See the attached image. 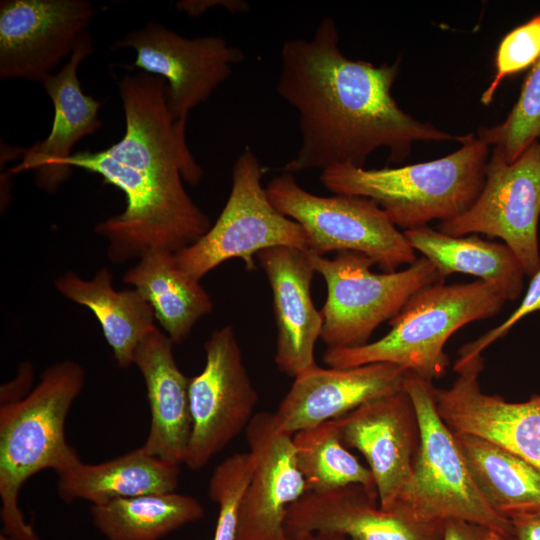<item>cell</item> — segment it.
Listing matches in <instances>:
<instances>
[{"mask_svg":"<svg viewBox=\"0 0 540 540\" xmlns=\"http://www.w3.org/2000/svg\"><path fill=\"white\" fill-rule=\"evenodd\" d=\"M293 444L307 491L322 492L357 484L378 497L370 469L346 448L337 419L296 432Z\"/></svg>","mask_w":540,"mask_h":540,"instance_id":"cell-28","label":"cell"},{"mask_svg":"<svg viewBox=\"0 0 540 540\" xmlns=\"http://www.w3.org/2000/svg\"><path fill=\"white\" fill-rule=\"evenodd\" d=\"M346 447L366 459L379 505L390 511L411 476L420 444L416 409L404 390L371 400L337 419Z\"/></svg>","mask_w":540,"mask_h":540,"instance_id":"cell-16","label":"cell"},{"mask_svg":"<svg viewBox=\"0 0 540 540\" xmlns=\"http://www.w3.org/2000/svg\"><path fill=\"white\" fill-rule=\"evenodd\" d=\"M33 381V367L29 362H23L18 367L16 377L1 386V405L12 404L24 399L30 392Z\"/></svg>","mask_w":540,"mask_h":540,"instance_id":"cell-34","label":"cell"},{"mask_svg":"<svg viewBox=\"0 0 540 540\" xmlns=\"http://www.w3.org/2000/svg\"><path fill=\"white\" fill-rule=\"evenodd\" d=\"M94 13L85 0H2L0 78L42 83L72 55Z\"/></svg>","mask_w":540,"mask_h":540,"instance_id":"cell-13","label":"cell"},{"mask_svg":"<svg viewBox=\"0 0 540 540\" xmlns=\"http://www.w3.org/2000/svg\"><path fill=\"white\" fill-rule=\"evenodd\" d=\"M510 521L515 540H540V510L516 515Z\"/></svg>","mask_w":540,"mask_h":540,"instance_id":"cell-35","label":"cell"},{"mask_svg":"<svg viewBox=\"0 0 540 540\" xmlns=\"http://www.w3.org/2000/svg\"><path fill=\"white\" fill-rule=\"evenodd\" d=\"M444 522H420L380 507L378 497L351 484L307 491L287 510L284 529L293 539L332 533L352 540H442Z\"/></svg>","mask_w":540,"mask_h":540,"instance_id":"cell-17","label":"cell"},{"mask_svg":"<svg viewBox=\"0 0 540 540\" xmlns=\"http://www.w3.org/2000/svg\"><path fill=\"white\" fill-rule=\"evenodd\" d=\"M173 344L156 328L139 344L133 364L144 378L151 414L142 447L152 456L180 465L192 431L190 378L177 366Z\"/></svg>","mask_w":540,"mask_h":540,"instance_id":"cell-21","label":"cell"},{"mask_svg":"<svg viewBox=\"0 0 540 540\" xmlns=\"http://www.w3.org/2000/svg\"><path fill=\"white\" fill-rule=\"evenodd\" d=\"M507 301L500 289L481 280L436 283L417 292L388 321L385 336L358 347L327 348L322 360L333 368L389 363L433 382L449 366L448 339L468 323L495 316Z\"/></svg>","mask_w":540,"mask_h":540,"instance_id":"cell-5","label":"cell"},{"mask_svg":"<svg viewBox=\"0 0 540 540\" xmlns=\"http://www.w3.org/2000/svg\"><path fill=\"white\" fill-rule=\"evenodd\" d=\"M54 284L61 295L93 312L118 367L132 365L139 344L157 328L153 309L143 294L135 288L115 290L107 268L99 269L90 280L68 271Z\"/></svg>","mask_w":540,"mask_h":540,"instance_id":"cell-22","label":"cell"},{"mask_svg":"<svg viewBox=\"0 0 540 540\" xmlns=\"http://www.w3.org/2000/svg\"><path fill=\"white\" fill-rule=\"evenodd\" d=\"M537 311H540V268L531 277L528 289L514 312L497 327L487 331L476 340L463 345L458 352L459 358L456 363H463L482 355L484 349L505 336L517 322Z\"/></svg>","mask_w":540,"mask_h":540,"instance_id":"cell-32","label":"cell"},{"mask_svg":"<svg viewBox=\"0 0 540 540\" xmlns=\"http://www.w3.org/2000/svg\"><path fill=\"white\" fill-rule=\"evenodd\" d=\"M118 86L123 137L104 150L73 152L67 160L69 167L96 173L124 192L125 209L95 227L107 240L113 263L150 249L176 253L211 227L183 185L199 183L203 170L189 150L185 128L171 115L166 80L140 71L124 75Z\"/></svg>","mask_w":540,"mask_h":540,"instance_id":"cell-2","label":"cell"},{"mask_svg":"<svg viewBox=\"0 0 540 540\" xmlns=\"http://www.w3.org/2000/svg\"><path fill=\"white\" fill-rule=\"evenodd\" d=\"M309 254L327 286V298L320 310V339L327 348L369 343L375 329L394 318L417 292L444 282L423 256L404 270L378 274L370 269L375 262L360 252L339 251L332 259Z\"/></svg>","mask_w":540,"mask_h":540,"instance_id":"cell-7","label":"cell"},{"mask_svg":"<svg viewBox=\"0 0 540 540\" xmlns=\"http://www.w3.org/2000/svg\"><path fill=\"white\" fill-rule=\"evenodd\" d=\"M84 384L83 367L65 360L48 366L24 399L0 405L1 520L14 540H40L18 505L23 484L41 470L59 473L80 461L65 422Z\"/></svg>","mask_w":540,"mask_h":540,"instance_id":"cell-3","label":"cell"},{"mask_svg":"<svg viewBox=\"0 0 540 540\" xmlns=\"http://www.w3.org/2000/svg\"><path fill=\"white\" fill-rule=\"evenodd\" d=\"M399 62L375 66L347 58L339 33L324 17L311 39L287 40L281 48L277 93L298 112L301 145L283 171L296 174L337 165L363 167L379 148L401 162L415 142H462L404 112L391 94Z\"/></svg>","mask_w":540,"mask_h":540,"instance_id":"cell-1","label":"cell"},{"mask_svg":"<svg viewBox=\"0 0 540 540\" xmlns=\"http://www.w3.org/2000/svg\"><path fill=\"white\" fill-rule=\"evenodd\" d=\"M403 234L411 248L433 264L442 280L453 273H464L497 287L508 301L521 295L526 275L505 243L472 234L450 236L428 225L404 230Z\"/></svg>","mask_w":540,"mask_h":540,"instance_id":"cell-25","label":"cell"},{"mask_svg":"<svg viewBox=\"0 0 540 540\" xmlns=\"http://www.w3.org/2000/svg\"><path fill=\"white\" fill-rule=\"evenodd\" d=\"M290 540H352L346 536L332 533H310Z\"/></svg>","mask_w":540,"mask_h":540,"instance_id":"cell-37","label":"cell"},{"mask_svg":"<svg viewBox=\"0 0 540 540\" xmlns=\"http://www.w3.org/2000/svg\"><path fill=\"white\" fill-rule=\"evenodd\" d=\"M407 370L389 363L350 368L318 365L294 377L274 414L288 434L345 416L371 400L404 390Z\"/></svg>","mask_w":540,"mask_h":540,"instance_id":"cell-18","label":"cell"},{"mask_svg":"<svg viewBox=\"0 0 540 540\" xmlns=\"http://www.w3.org/2000/svg\"><path fill=\"white\" fill-rule=\"evenodd\" d=\"M92 51V39L87 32L64 66L42 82L54 106L52 128L44 140L23 150L21 163L13 169L32 170L37 186L49 193L70 177L72 168L67 160L75 144L102 126L98 117L101 102L82 91L78 78L79 64Z\"/></svg>","mask_w":540,"mask_h":540,"instance_id":"cell-20","label":"cell"},{"mask_svg":"<svg viewBox=\"0 0 540 540\" xmlns=\"http://www.w3.org/2000/svg\"><path fill=\"white\" fill-rule=\"evenodd\" d=\"M179 474L178 464L152 456L141 446L99 464L78 461L57 473V494L66 503L81 499L100 505L120 498L174 492Z\"/></svg>","mask_w":540,"mask_h":540,"instance_id":"cell-23","label":"cell"},{"mask_svg":"<svg viewBox=\"0 0 540 540\" xmlns=\"http://www.w3.org/2000/svg\"><path fill=\"white\" fill-rule=\"evenodd\" d=\"M433 382L407 371L404 389L417 412L420 444L412 473L393 508L408 519H460L514 535L509 519L494 512L475 485L453 431L437 411Z\"/></svg>","mask_w":540,"mask_h":540,"instance_id":"cell-6","label":"cell"},{"mask_svg":"<svg viewBox=\"0 0 540 540\" xmlns=\"http://www.w3.org/2000/svg\"><path fill=\"white\" fill-rule=\"evenodd\" d=\"M90 514L107 540H160L203 518L204 509L192 496L163 492L91 505Z\"/></svg>","mask_w":540,"mask_h":540,"instance_id":"cell-27","label":"cell"},{"mask_svg":"<svg viewBox=\"0 0 540 540\" xmlns=\"http://www.w3.org/2000/svg\"><path fill=\"white\" fill-rule=\"evenodd\" d=\"M265 168L246 147L232 168V187L219 217L196 242L175 253L177 265L200 280L220 264L240 258L248 271L256 255L268 248L290 246L308 250L304 229L278 211L261 180Z\"/></svg>","mask_w":540,"mask_h":540,"instance_id":"cell-9","label":"cell"},{"mask_svg":"<svg viewBox=\"0 0 540 540\" xmlns=\"http://www.w3.org/2000/svg\"><path fill=\"white\" fill-rule=\"evenodd\" d=\"M539 218L540 140L513 162L492 148L478 198L465 213L441 222L438 230L455 237L479 233L502 239L531 278L540 268Z\"/></svg>","mask_w":540,"mask_h":540,"instance_id":"cell-10","label":"cell"},{"mask_svg":"<svg viewBox=\"0 0 540 540\" xmlns=\"http://www.w3.org/2000/svg\"><path fill=\"white\" fill-rule=\"evenodd\" d=\"M224 6L229 9L231 12H246L250 9L249 5L245 1L239 0H226V1H192L184 0L179 1L176 4V7L186 12L191 16H198L202 14L207 8L213 6Z\"/></svg>","mask_w":540,"mask_h":540,"instance_id":"cell-36","label":"cell"},{"mask_svg":"<svg viewBox=\"0 0 540 540\" xmlns=\"http://www.w3.org/2000/svg\"><path fill=\"white\" fill-rule=\"evenodd\" d=\"M256 259L272 290L277 330L274 362L281 372L296 377L317 365L314 349L323 325L311 296L313 262L308 250L290 246L264 249Z\"/></svg>","mask_w":540,"mask_h":540,"instance_id":"cell-19","label":"cell"},{"mask_svg":"<svg viewBox=\"0 0 540 540\" xmlns=\"http://www.w3.org/2000/svg\"><path fill=\"white\" fill-rule=\"evenodd\" d=\"M539 58L540 14L510 31L501 40L495 59L496 73L482 94L481 102L488 105L507 76L533 66Z\"/></svg>","mask_w":540,"mask_h":540,"instance_id":"cell-31","label":"cell"},{"mask_svg":"<svg viewBox=\"0 0 540 540\" xmlns=\"http://www.w3.org/2000/svg\"><path fill=\"white\" fill-rule=\"evenodd\" d=\"M269 200L304 229L308 251H356L370 257L385 272L412 264L415 251L403 232L373 200L356 195L319 196L308 192L293 174L283 172L266 186Z\"/></svg>","mask_w":540,"mask_h":540,"instance_id":"cell-8","label":"cell"},{"mask_svg":"<svg viewBox=\"0 0 540 540\" xmlns=\"http://www.w3.org/2000/svg\"><path fill=\"white\" fill-rule=\"evenodd\" d=\"M442 540H515V536L481 523L450 519L444 522Z\"/></svg>","mask_w":540,"mask_h":540,"instance_id":"cell-33","label":"cell"},{"mask_svg":"<svg viewBox=\"0 0 540 540\" xmlns=\"http://www.w3.org/2000/svg\"><path fill=\"white\" fill-rule=\"evenodd\" d=\"M453 434L475 485L494 512L510 520L540 510V470L488 439Z\"/></svg>","mask_w":540,"mask_h":540,"instance_id":"cell-26","label":"cell"},{"mask_svg":"<svg viewBox=\"0 0 540 540\" xmlns=\"http://www.w3.org/2000/svg\"><path fill=\"white\" fill-rule=\"evenodd\" d=\"M114 46L133 48L136 59L132 67L166 80L169 110L182 128H186L190 111L205 102L245 57L223 37L186 38L151 21Z\"/></svg>","mask_w":540,"mask_h":540,"instance_id":"cell-12","label":"cell"},{"mask_svg":"<svg viewBox=\"0 0 540 540\" xmlns=\"http://www.w3.org/2000/svg\"><path fill=\"white\" fill-rule=\"evenodd\" d=\"M477 136L498 149L507 162H513L540 140V58L528 73L506 119L495 126L480 128Z\"/></svg>","mask_w":540,"mask_h":540,"instance_id":"cell-29","label":"cell"},{"mask_svg":"<svg viewBox=\"0 0 540 540\" xmlns=\"http://www.w3.org/2000/svg\"><path fill=\"white\" fill-rule=\"evenodd\" d=\"M252 469L249 452L234 453L215 467L208 488L210 499L218 505L213 540H237L241 504Z\"/></svg>","mask_w":540,"mask_h":540,"instance_id":"cell-30","label":"cell"},{"mask_svg":"<svg viewBox=\"0 0 540 540\" xmlns=\"http://www.w3.org/2000/svg\"><path fill=\"white\" fill-rule=\"evenodd\" d=\"M490 148L469 133L458 150L436 160L382 169L337 165L320 181L335 194L373 200L404 231L465 213L484 187Z\"/></svg>","mask_w":540,"mask_h":540,"instance_id":"cell-4","label":"cell"},{"mask_svg":"<svg viewBox=\"0 0 540 540\" xmlns=\"http://www.w3.org/2000/svg\"><path fill=\"white\" fill-rule=\"evenodd\" d=\"M245 434L253 469L241 504L237 540H290L284 529L287 510L307 492L293 435L281 431L269 412L256 413Z\"/></svg>","mask_w":540,"mask_h":540,"instance_id":"cell-15","label":"cell"},{"mask_svg":"<svg viewBox=\"0 0 540 540\" xmlns=\"http://www.w3.org/2000/svg\"><path fill=\"white\" fill-rule=\"evenodd\" d=\"M482 355L455 363L458 377L446 389L434 387L439 415L455 432L488 439L540 470V395L524 402H508L486 394L479 383Z\"/></svg>","mask_w":540,"mask_h":540,"instance_id":"cell-14","label":"cell"},{"mask_svg":"<svg viewBox=\"0 0 540 540\" xmlns=\"http://www.w3.org/2000/svg\"><path fill=\"white\" fill-rule=\"evenodd\" d=\"M0 540H14V539L2 532L0 535Z\"/></svg>","mask_w":540,"mask_h":540,"instance_id":"cell-38","label":"cell"},{"mask_svg":"<svg viewBox=\"0 0 540 540\" xmlns=\"http://www.w3.org/2000/svg\"><path fill=\"white\" fill-rule=\"evenodd\" d=\"M123 275V282L140 291L151 305L155 319L175 344L212 312L213 302L197 280L176 263L175 253L150 249Z\"/></svg>","mask_w":540,"mask_h":540,"instance_id":"cell-24","label":"cell"},{"mask_svg":"<svg viewBox=\"0 0 540 540\" xmlns=\"http://www.w3.org/2000/svg\"><path fill=\"white\" fill-rule=\"evenodd\" d=\"M204 349V368L189 383L192 431L184 463L191 470L246 430L258 402L232 326L213 331Z\"/></svg>","mask_w":540,"mask_h":540,"instance_id":"cell-11","label":"cell"}]
</instances>
